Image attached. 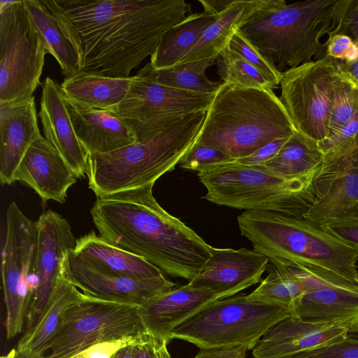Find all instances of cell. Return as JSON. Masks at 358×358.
I'll return each instance as SVG.
<instances>
[{"mask_svg": "<svg viewBox=\"0 0 358 358\" xmlns=\"http://www.w3.org/2000/svg\"><path fill=\"white\" fill-rule=\"evenodd\" d=\"M76 31L80 71L129 77L162 36L192 14L185 0H52Z\"/></svg>", "mask_w": 358, "mask_h": 358, "instance_id": "obj_1", "label": "cell"}, {"mask_svg": "<svg viewBox=\"0 0 358 358\" xmlns=\"http://www.w3.org/2000/svg\"><path fill=\"white\" fill-rule=\"evenodd\" d=\"M154 185L97 198L90 210L99 236L188 282L209 259L211 248L156 201Z\"/></svg>", "mask_w": 358, "mask_h": 358, "instance_id": "obj_2", "label": "cell"}, {"mask_svg": "<svg viewBox=\"0 0 358 358\" xmlns=\"http://www.w3.org/2000/svg\"><path fill=\"white\" fill-rule=\"evenodd\" d=\"M295 132L285 108L272 89L222 82L194 144L217 149L236 159Z\"/></svg>", "mask_w": 358, "mask_h": 358, "instance_id": "obj_3", "label": "cell"}, {"mask_svg": "<svg viewBox=\"0 0 358 358\" xmlns=\"http://www.w3.org/2000/svg\"><path fill=\"white\" fill-rule=\"evenodd\" d=\"M241 234L274 266L318 267L358 284V251L304 217L250 210L237 217Z\"/></svg>", "mask_w": 358, "mask_h": 358, "instance_id": "obj_4", "label": "cell"}, {"mask_svg": "<svg viewBox=\"0 0 358 358\" xmlns=\"http://www.w3.org/2000/svg\"><path fill=\"white\" fill-rule=\"evenodd\" d=\"M341 0L287 3L273 0L254 14L240 31L280 72L326 55L322 38L336 35Z\"/></svg>", "mask_w": 358, "mask_h": 358, "instance_id": "obj_5", "label": "cell"}, {"mask_svg": "<svg viewBox=\"0 0 358 358\" xmlns=\"http://www.w3.org/2000/svg\"><path fill=\"white\" fill-rule=\"evenodd\" d=\"M206 115V111L192 113L142 141L90 155L88 187L101 198L154 185L174 169L194 144Z\"/></svg>", "mask_w": 358, "mask_h": 358, "instance_id": "obj_6", "label": "cell"}, {"mask_svg": "<svg viewBox=\"0 0 358 358\" xmlns=\"http://www.w3.org/2000/svg\"><path fill=\"white\" fill-rule=\"evenodd\" d=\"M317 173L289 179L262 165L227 162L199 171L197 176L207 189L204 199L216 205L303 217L315 200Z\"/></svg>", "mask_w": 358, "mask_h": 358, "instance_id": "obj_7", "label": "cell"}, {"mask_svg": "<svg viewBox=\"0 0 358 358\" xmlns=\"http://www.w3.org/2000/svg\"><path fill=\"white\" fill-rule=\"evenodd\" d=\"M291 316L277 304L237 294L217 300L176 327L171 340L180 339L199 349L244 347L252 350L273 324Z\"/></svg>", "mask_w": 358, "mask_h": 358, "instance_id": "obj_8", "label": "cell"}, {"mask_svg": "<svg viewBox=\"0 0 358 358\" xmlns=\"http://www.w3.org/2000/svg\"><path fill=\"white\" fill-rule=\"evenodd\" d=\"M213 95L159 83L149 62L133 76L126 96L110 113L122 120L139 142L164 131L188 115L206 111Z\"/></svg>", "mask_w": 358, "mask_h": 358, "instance_id": "obj_9", "label": "cell"}, {"mask_svg": "<svg viewBox=\"0 0 358 358\" xmlns=\"http://www.w3.org/2000/svg\"><path fill=\"white\" fill-rule=\"evenodd\" d=\"M48 53L23 1H0V103L33 96Z\"/></svg>", "mask_w": 358, "mask_h": 358, "instance_id": "obj_10", "label": "cell"}, {"mask_svg": "<svg viewBox=\"0 0 358 358\" xmlns=\"http://www.w3.org/2000/svg\"><path fill=\"white\" fill-rule=\"evenodd\" d=\"M145 334L138 306L85 294L65 311L44 358H69L96 343Z\"/></svg>", "mask_w": 358, "mask_h": 358, "instance_id": "obj_11", "label": "cell"}, {"mask_svg": "<svg viewBox=\"0 0 358 358\" xmlns=\"http://www.w3.org/2000/svg\"><path fill=\"white\" fill-rule=\"evenodd\" d=\"M1 252V276L6 308L8 340L22 332L37 290L36 272L38 229L15 201L6 210V231Z\"/></svg>", "mask_w": 358, "mask_h": 358, "instance_id": "obj_12", "label": "cell"}, {"mask_svg": "<svg viewBox=\"0 0 358 358\" xmlns=\"http://www.w3.org/2000/svg\"><path fill=\"white\" fill-rule=\"evenodd\" d=\"M341 78L337 60L324 57L282 72L279 97L298 133L318 143L327 124Z\"/></svg>", "mask_w": 358, "mask_h": 358, "instance_id": "obj_13", "label": "cell"}, {"mask_svg": "<svg viewBox=\"0 0 358 358\" xmlns=\"http://www.w3.org/2000/svg\"><path fill=\"white\" fill-rule=\"evenodd\" d=\"M314 186L315 200L305 218L324 224L358 217V135L323 154Z\"/></svg>", "mask_w": 358, "mask_h": 358, "instance_id": "obj_14", "label": "cell"}, {"mask_svg": "<svg viewBox=\"0 0 358 358\" xmlns=\"http://www.w3.org/2000/svg\"><path fill=\"white\" fill-rule=\"evenodd\" d=\"M307 278V286L293 315L311 323L330 322L358 334V284L318 267L295 265Z\"/></svg>", "mask_w": 358, "mask_h": 358, "instance_id": "obj_15", "label": "cell"}, {"mask_svg": "<svg viewBox=\"0 0 358 358\" xmlns=\"http://www.w3.org/2000/svg\"><path fill=\"white\" fill-rule=\"evenodd\" d=\"M36 222L38 238L36 272L38 285L28 310L24 332L31 330L38 320L68 267L69 253L77 241L69 222L52 210L43 213Z\"/></svg>", "mask_w": 358, "mask_h": 358, "instance_id": "obj_16", "label": "cell"}, {"mask_svg": "<svg viewBox=\"0 0 358 358\" xmlns=\"http://www.w3.org/2000/svg\"><path fill=\"white\" fill-rule=\"evenodd\" d=\"M268 262V257L254 250L212 247L209 259L188 283L229 297L259 282Z\"/></svg>", "mask_w": 358, "mask_h": 358, "instance_id": "obj_17", "label": "cell"}, {"mask_svg": "<svg viewBox=\"0 0 358 358\" xmlns=\"http://www.w3.org/2000/svg\"><path fill=\"white\" fill-rule=\"evenodd\" d=\"M71 252L69 255V278L87 296L140 306L151 298L178 286L164 275L151 278H136L103 273L80 262Z\"/></svg>", "mask_w": 358, "mask_h": 358, "instance_id": "obj_18", "label": "cell"}, {"mask_svg": "<svg viewBox=\"0 0 358 358\" xmlns=\"http://www.w3.org/2000/svg\"><path fill=\"white\" fill-rule=\"evenodd\" d=\"M348 330L330 323H311L287 317L273 324L252 349L254 358H292L338 343Z\"/></svg>", "mask_w": 358, "mask_h": 358, "instance_id": "obj_19", "label": "cell"}, {"mask_svg": "<svg viewBox=\"0 0 358 358\" xmlns=\"http://www.w3.org/2000/svg\"><path fill=\"white\" fill-rule=\"evenodd\" d=\"M224 297L189 283L155 296L138 306L148 334L157 342L169 343L173 330L211 303Z\"/></svg>", "mask_w": 358, "mask_h": 358, "instance_id": "obj_20", "label": "cell"}, {"mask_svg": "<svg viewBox=\"0 0 358 358\" xmlns=\"http://www.w3.org/2000/svg\"><path fill=\"white\" fill-rule=\"evenodd\" d=\"M78 179L56 148L43 136L27 149L14 175L13 182L28 185L43 202L66 201L69 189Z\"/></svg>", "mask_w": 358, "mask_h": 358, "instance_id": "obj_21", "label": "cell"}, {"mask_svg": "<svg viewBox=\"0 0 358 358\" xmlns=\"http://www.w3.org/2000/svg\"><path fill=\"white\" fill-rule=\"evenodd\" d=\"M41 86L38 117L45 138L56 148L78 178L86 177L90 155L75 132L61 85L46 77Z\"/></svg>", "mask_w": 358, "mask_h": 358, "instance_id": "obj_22", "label": "cell"}, {"mask_svg": "<svg viewBox=\"0 0 358 358\" xmlns=\"http://www.w3.org/2000/svg\"><path fill=\"white\" fill-rule=\"evenodd\" d=\"M42 135L34 96L0 103V181L11 185L27 149Z\"/></svg>", "mask_w": 358, "mask_h": 358, "instance_id": "obj_23", "label": "cell"}, {"mask_svg": "<svg viewBox=\"0 0 358 358\" xmlns=\"http://www.w3.org/2000/svg\"><path fill=\"white\" fill-rule=\"evenodd\" d=\"M45 45L65 77L81 71L83 54L78 36L52 0L23 1Z\"/></svg>", "mask_w": 358, "mask_h": 358, "instance_id": "obj_24", "label": "cell"}, {"mask_svg": "<svg viewBox=\"0 0 358 358\" xmlns=\"http://www.w3.org/2000/svg\"><path fill=\"white\" fill-rule=\"evenodd\" d=\"M66 103L75 132L90 155L108 153L137 142L130 128L109 111L68 100Z\"/></svg>", "mask_w": 358, "mask_h": 358, "instance_id": "obj_25", "label": "cell"}, {"mask_svg": "<svg viewBox=\"0 0 358 358\" xmlns=\"http://www.w3.org/2000/svg\"><path fill=\"white\" fill-rule=\"evenodd\" d=\"M71 254L85 266L108 275L136 278L164 275L143 257L110 244L93 231L77 239Z\"/></svg>", "mask_w": 358, "mask_h": 358, "instance_id": "obj_26", "label": "cell"}, {"mask_svg": "<svg viewBox=\"0 0 358 358\" xmlns=\"http://www.w3.org/2000/svg\"><path fill=\"white\" fill-rule=\"evenodd\" d=\"M273 0H232L215 20L203 32L179 64L216 58L230 43L235 34L254 14L266 8Z\"/></svg>", "mask_w": 358, "mask_h": 358, "instance_id": "obj_27", "label": "cell"}, {"mask_svg": "<svg viewBox=\"0 0 358 358\" xmlns=\"http://www.w3.org/2000/svg\"><path fill=\"white\" fill-rule=\"evenodd\" d=\"M85 295L71 282L68 264L38 320L31 330L23 334L16 351L30 357L45 356L46 347L56 333L65 311Z\"/></svg>", "mask_w": 358, "mask_h": 358, "instance_id": "obj_28", "label": "cell"}, {"mask_svg": "<svg viewBox=\"0 0 358 358\" xmlns=\"http://www.w3.org/2000/svg\"><path fill=\"white\" fill-rule=\"evenodd\" d=\"M133 76L112 78L79 71L65 77L61 88L66 100L94 109L112 111L126 96Z\"/></svg>", "mask_w": 358, "mask_h": 358, "instance_id": "obj_29", "label": "cell"}, {"mask_svg": "<svg viewBox=\"0 0 358 358\" xmlns=\"http://www.w3.org/2000/svg\"><path fill=\"white\" fill-rule=\"evenodd\" d=\"M215 17L206 11L192 13L169 29L151 55L150 63L152 68L159 70L179 64Z\"/></svg>", "mask_w": 358, "mask_h": 358, "instance_id": "obj_30", "label": "cell"}, {"mask_svg": "<svg viewBox=\"0 0 358 358\" xmlns=\"http://www.w3.org/2000/svg\"><path fill=\"white\" fill-rule=\"evenodd\" d=\"M322 157L317 142L296 131L278 153L262 166L286 178H302L317 173Z\"/></svg>", "mask_w": 358, "mask_h": 358, "instance_id": "obj_31", "label": "cell"}, {"mask_svg": "<svg viewBox=\"0 0 358 358\" xmlns=\"http://www.w3.org/2000/svg\"><path fill=\"white\" fill-rule=\"evenodd\" d=\"M306 286V275L301 268L276 266L248 296L251 299L279 305L286 308L292 317Z\"/></svg>", "mask_w": 358, "mask_h": 358, "instance_id": "obj_32", "label": "cell"}, {"mask_svg": "<svg viewBox=\"0 0 358 358\" xmlns=\"http://www.w3.org/2000/svg\"><path fill=\"white\" fill-rule=\"evenodd\" d=\"M217 64L216 58L203 59L155 70L157 81L166 86L185 91L215 94L222 83L208 78L206 69Z\"/></svg>", "mask_w": 358, "mask_h": 358, "instance_id": "obj_33", "label": "cell"}, {"mask_svg": "<svg viewBox=\"0 0 358 358\" xmlns=\"http://www.w3.org/2000/svg\"><path fill=\"white\" fill-rule=\"evenodd\" d=\"M220 79L229 84L260 89H273L271 83L239 54L227 45L216 59Z\"/></svg>", "mask_w": 358, "mask_h": 358, "instance_id": "obj_34", "label": "cell"}, {"mask_svg": "<svg viewBox=\"0 0 358 358\" xmlns=\"http://www.w3.org/2000/svg\"><path fill=\"white\" fill-rule=\"evenodd\" d=\"M357 114L358 85L341 74L329 113L327 124L328 137L336 133Z\"/></svg>", "mask_w": 358, "mask_h": 358, "instance_id": "obj_35", "label": "cell"}, {"mask_svg": "<svg viewBox=\"0 0 358 358\" xmlns=\"http://www.w3.org/2000/svg\"><path fill=\"white\" fill-rule=\"evenodd\" d=\"M228 46L257 69L272 85L273 89L280 86L282 72L266 58L238 30Z\"/></svg>", "mask_w": 358, "mask_h": 358, "instance_id": "obj_36", "label": "cell"}, {"mask_svg": "<svg viewBox=\"0 0 358 358\" xmlns=\"http://www.w3.org/2000/svg\"><path fill=\"white\" fill-rule=\"evenodd\" d=\"M232 159L223 152L208 146L193 144L179 162L180 166L198 172L229 162Z\"/></svg>", "mask_w": 358, "mask_h": 358, "instance_id": "obj_37", "label": "cell"}, {"mask_svg": "<svg viewBox=\"0 0 358 358\" xmlns=\"http://www.w3.org/2000/svg\"><path fill=\"white\" fill-rule=\"evenodd\" d=\"M148 336L147 334H139L96 343L69 358H112L120 349L127 345L139 344Z\"/></svg>", "mask_w": 358, "mask_h": 358, "instance_id": "obj_38", "label": "cell"}, {"mask_svg": "<svg viewBox=\"0 0 358 358\" xmlns=\"http://www.w3.org/2000/svg\"><path fill=\"white\" fill-rule=\"evenodd\" d=\"M292 358H358V334L348 333L338 343L306 352Z\"/></svg>", "mask_w": 358, "mask_h": 358, "instance_id": "obj_39", "label": "cell"}, {"mask_svg": "<svg viewBox=\"0 0 358 358\" xmlns=\"http://www.w3.org/2000/svg\"><path fill=\"white\" fill-rule=\"evenodd\" d=\"M326 55L340 62H351L358 57V45L349 36L336 34L325 41Z\"/></svg>", "mask_w": 358, "mask_h": 358, "instance_id": "obj_40", "label": "cell"}, {"mask_svg": "<svg viewBox=\"0 0 358 358\" xmlns=\"http://www.w3.org/2000/svg\"><path fill=\"white\" fill-rule=\"evenodd\" d=\"M338 34L349 36L358 44V0H341Z\"/></svg>", "mask_w": 358, "mask_h": 358, "instance_id": "obj_41", "label": "cell"}, {"mask_svg": "<svg viewBox=\"0 0 358 358\" xmlns=\"http://www.w3.org/2000/svg\"><path fill=\"white\" fill-rule=\"evenodd\" d=\"M323 225L346 245L358 251V217L331 221Z\"/></svg>", "mask_w": 358, "mask_h": 358, "instance_id": "obj_42", "label": "cell"}, {"mask_svg": "<svg viewBox=\"0 0 358 358\" xmlns=\"http://www.w3.org/2000/svg\"><path fill=\"white\" fill-rule=\"evenodd\" d=\"M289 137L277 138L258 149L252 154L245 157L232 159L229 162L245 166L264 164L278 153Z\"/></svg>", "mask_w": 358, "mask_h": 358, "instance_id": "obj_43", "label": "cell"}, {"mask_svg": "<svg viewBox=\"0 0 358 358\" xmlns=\"http://www.w3.org/2000/svg\"><path fill=\"white\" fill-rule=\"evenodd\" d=\"M358 135V114L336 133L317 145L322 154L354 139Z\"/></svg>", "mask_w": 358, "mask_h": 358, "instance_id": "obj_44", "label": "cell"}, {"mask_svg": "<svg viewBox=\"0 0 358 358\" xmlns=\"http://www.w3.org/2000/svg\"><path fill=\"white\" fill-rule=\"evenodd\" d=\"M244 347L222 349H200L193 358H246Z\"/></svg>", "mask_w": 358, "mask_h": 358, "instance_id": "obj_45", "label": "cell"}, {"mask_svg": "<svg viewBox=\"0 0 358 358\" xmlns=\"http://www.w3.org/2000/svg\"><path fill=\"white\" fill-rule=\"evenodd\" d=\"M337 64L341 73L358 85V57L351 62L337 60Z\"/></svg>", "mask_w": 358, "mask_h": 358, "instance_id": "obj_46", "label": "cell"}, {"mask_svg": "<svg viewBox=\"0 0 358 358\" xmlns=\"http://www.w3.org/2000/svg\"><path fill=\"white\" fill-rule=\"evenodd\" d=\"M154 342L152 338L149 337L139 345L137 358H153Z\"/></svg>", "mask_w": 358, "mask_h": 358, "instance_id": "obj_47", "label": "cell"}, {"mask_svg": "<svg viewBox=\"0 0 358 358\" xmlns=\"http://www.w3.org/2000/svg\"><path fill=\"white\" fill-rule=\"evenodd\" d=\"M141 343L127 345L120 349L113 355L112 358H137L138 347Z\"/></svg>", "mask_w": 358, "mask_h": 358, "instance_id": "obj_48", "label": "cell"}, {"mask_svg": "<svg viewBox=\"0 0 358 358\" xmlns=\"http://www.w3.org/2000/svg\"><path fill=\"white\" fill-rule=\"evenodd\" d=\"M153 342H154L153 358H172L168 349H167L168 343L166 341L157 342L153 340Z\"/></svg>", "mask_w": 358, "mask_h": 358, "instance_id": "obj_49", "label": "cell"}, {"mask_svg": "<svg viewBox=\"0 0 358 358\" xmlns=\"http://www.w3.org/2000/svg\"><path fill=\"white\" fill-rule=\"evenodd\" d=\"M16 350H11L7 355L2 356L1 358H15Z\"/></svg>", "mask_w": 358, "mask_h": 358, "instance_id": "obj_50", "label": "cell"}, {"mask_svg": "<svg viewBox=\"0 0 358 358\" xmlns=\"http://www.w3.org/2000/svg\"><path fill=\"white\" fill-rule=\"evenodd\" d=\"M15 358H44V356L42 357H29V356H27V355H26L24 354L20 353V352H18L16 351L15 352Z\"/></svg>", "mask_w": 358, "mask_h": 358, "instance_id": "obj_51", "label": "cell"}]
</instances>
